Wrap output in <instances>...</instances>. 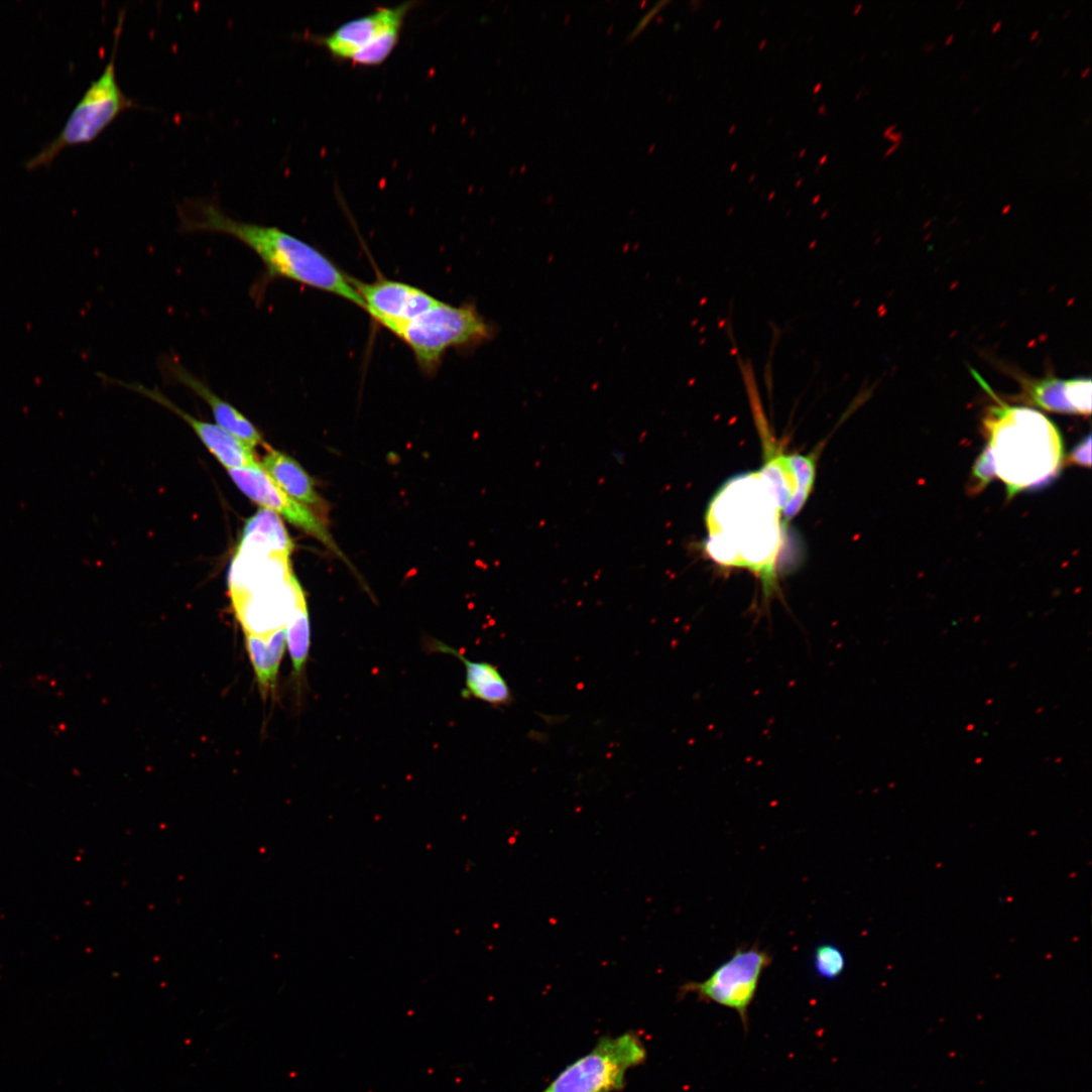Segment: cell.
Listing matches in <instances>:
<instances>
[{
	"label": "cell",
	"instance_id": "9",
	"mask_svg": "<svg viewBox=\"0 0 1092 1092\" xmlns=\"http://www.w3.org/2000/svg\"><path fill=\"white\" fill-rule=\"evenodd\" d=\"M235 485L256 504L283 516L289 523L319 539L342 557L326 526L302 504L285 494L270 479L262 466L229 470Z\"/></svg>",
	"mask_w": 1092,
	"mask_h": 1092
},
{
	"label": "cell",
	"instance_id": "31",
	"mask_svg": "<svg viewBox=\"0 0 1092 1092\" xmlns=\"http://www.w3.org/2000/svg\"><path fill=\"white\" fill-rule=\"evenodd\" d=\"M1071 13H1072V9H1067V10H1066V11H1065V12L1063 13V17H1062V18H1063V19H1067V18H1068V17H1069L1070 15H1071Z\"/></svg>",
	"mask_w": 1092,
	"mask_h": 1092
},
{
	"label": "cell",
	"instance_id": "6",
	"mask_svg": "<svg viewBox=\"0 0 1092 1092\" xmlns=\"http://www.w3.org/2000/svg\"><path fill=\"white\" fill-rule=\"evenodd\" d=\"M773 956L758 945L739 947L704 981H688L680 986L679 997L695 995L699 1002L715 1003L737 1011L746 1032L749 1009L765 970Z\"/></svg>",
	"mask_w": 1092,
	"mask_h": 1092
},
{
	"label": "cell",
	"instance_id": "25",
	"mask_svg": "<svg viewBox=\"0 0 1092 1092\" xmlns=\"http://www.w3.org/2000/svg\"><path fill=\"white\" fill-rule=\"evenodd\" d=\"M899 147H900V144H899V143H894V144H893L892 146H890V147H889V148L887 149V151H886V152H885V154H884V158H887V157H889V156H890V155H891V154H892L893 152H895V151H896V150H897V149H898Z\"/></svg>",
	"mask_w": 1092,
	"mask_h": 1092
},
{
	"label": "cell",
	"instance_id": "12",
	"mask_svg": "<svg viewBox=\"0 0 1092 1092\" xmlns=\"http://www.w3.org/2000/svg\"><path fill=\"white\" fill-rule=\"evenodd\" d=\"M291 576L289 560L277 556L237 552L229 576L232 602L261 589L284 583Z\"/></svg>",
	"mask_w": 1092,
	"mask_h": 1092
},
{
	"label": "cell",
	"instance_id": "24",
	"mask_svg": "<svg viewBox=\"0 0 1092 1092\" xmlns=\"http://www.w3.org/2000/svg\"><path fill=\"white\" fill-rule=\"evenodd\" d=\"M935 49H936V43H935V42H933V41H928V42H926V43H925V45L923 46V51H924L925 53H927V54H929V53L933 52V51H934Z\"/></svg>",
	"mask_w": 1092,
	"mask_h": 1092
},
{
	"label": "cell",
	"instance_id": "20",
	"mask_svg": "<svg viewBox=\"0 0 1092 1092\" xmlns=\"http://www.w3.org/2000/svg\"><path fill=\"white\" fill-rule=\"evenodd\" d=\"M245 641L261 695L265 698L270 691L274 692L276 688L269 670L266 636L245 634Z\"/></svg>",
	"mask_w": 1092,
	"mask_h": 1092
},
{
	"label": "cell",
	"instance_id": "32",
	"mask_svg": "<svg viewBox=\"0 0 1092 1092\" xmlns=\"http://www.w3.org/2000/svg\"><path fill=\"white\" fill-rule=\"evenodd\" d=\"M964 5L965 0H960V2L956 5V10H960L962 7H964Z\"/></svg>",
	"mask_w": 1092,
	"mask_h": 1092
},
{
	"label": "cell",
	"instance_id": "14",
	"mask_svg": "<svg viewBox=\"0 0 1092 1092\" xmlns=\"http://www.w3.org/2000/svg\"><path fill=\"white\" fill-rule=\"evenodd\" d=\"M431 648L457 656L466 666V688L464 697L476 698L493 706H508L513 702V693L505 678L492 663L474 661L462 652L441 641L433 640Z\"/></svg>",
	"mask_w": 1092,
	"mask_h": 1092
},
{
	"label": "cell",
	"instance_id": "29",
	"mask_svg": "<svg viewBox=\"0 0 1092 1092\" xmlns=\"http://www.w3.org/2000/svg\"><path fill=\"white\" fill-rule=\"evenodd\" d=\"M1089 74H1090V68H1089V67H1086V68H1085L1084 70H1082V72H1081V75H1080V78H1081L1082 80H1084V79H1086V78H1087V77L1089 76Z\"/></svg>",
	"mask_w": 1092,
	"mask_h": 1092
},
{
	"label": "cell",
	"instance_id": "3",
	"mask_svg": "<svg viewBox=\"0 0 1092 1092\" xmlns=\"http://www.w3.org/2000/svg\"><path fill=\"white\" fill-rule=\"evenodd\" d=\"M124 21L125 10L119 16L112 55L102 75L92 82L59 134L25 162L28 170L48 167L66 149L94 142L123 112L139 107L123 92L117 79L116 60Z\"/></svg>",
	"mask_w": 1092,
	"mask_h": 1092
},
{
	"label": "cell",
	"instance_id": "36",
	"mask_svg": "<svg viewBox=\"0 0 1092 1092\" xmlns=\"http://www.w3.org/2000/svg\"><path fill=\"white\" fill-rule=\"evenodd\" d=\"M1021 62H1022V57H1020L1019 59L1016 60V63L1014 65V68L1017 67Z\"/></svg>",
	"mask_w": 1092,
	"mask_h": 1092
},
{
	"label": "cell",
	"instance_id": "17",
	"mask_svg": "<svg viewBox=\"0 0 1092 1092\" xmlns=\"http://www.w3.org/2000/svg\"><path fill=\"white\" fill-rule=\"evenodd\" d=\"M286 641L292 661V675L299 683L305 674L311 646V624L307 599L299 583L294 605L286 622Z\"/></svg>",
	"mask_w": 1092,
	"mask_h": 1092
},
{
	"label": "cell",
	"instance_id": "16",
	"mask_svg": "<svg viewBox=\"0 0 1092 1092\" xmlns=\"http://www.w3.org/2000/svg\"><path fill=\"white\" fill-rule=\"evenodd\" d=\"M261 466L277 487L295 501L315 507L323 503L313 479L293 459L269 450Z\"/></svg>",
	"mask_w": 1092,
	"mask_h": 1092
},
{
	"label": "cell",
	"instance_id": "10",
	"mask_svg": "<svg viewBox=\"0 0 1092 1092\" xmlns=\"http://www.w3.org/2000/svg\"><path fill=\"white\" fill-rule=\"evenodd\" d=\"M119 386L134 391L157 404L165 407L185 420L197 434L208 450L228 470L243 469L259 465L252 449L219 426L201 421L171 402L158 389H149L141 384L118 382Z\"/></svg>",
	"mask_w": 1092,
	"mask_h": 1092
},
{
	"label": "cell",
	"instance_id": "4",
	"mask_svg": "<svg viewBox=\"0 0 1092 1092\" xmlns=\"http://www.w3.org/2000/svg\"><path fill=\"white\" fill-rule=\"evenodd\" d=\"M494 327L473 306H452L440 300L396 334L412 350L419 366L435 371L453 347L477 346L491 340Z\"/></svg>",
	"mask_w": 1092,
	"mask_h": 1092
},
{
	"label": "cell",
	"instance_id": "33",
	"mask_svg": "<svg viewBox=\"0 0 1092 1092\" xmlns=\"http://www.w3.org/2000/svg\"><path fill=\"white\" fill-rule=\"evenodd\" d=\"M1069 73H1070V69H1065V70H1064V71L1062 72V75H1061V77H1062V78H1066V77H1067V76L1069 75Z\"/></svg>",
	"mask_w": 1092,
	"mask_h": 1092
},
{
	"label": "cell",
	"instance_id": "22",
	"mask_svg": "<svg viewBox=\"0 0 1092 1092\" xmlns=\"http://www.w3.org/2000/svg\"><path fill=\"white\" fill-rule=\"evenodd\" d=\"M664 4H665V3H662V2H660V3H657L656 5H654V6H653V7L651 8V9H649V10H648V11H647V12H646V13H645V14H644L643 16H642V18H641V19H640V21H639V22H638V23L636 24V26H635V27L633 28V30H631V31H630V33L628 34V39L630 40V39H633V38H635V37H636V36H637V35H638V34H639V33H640V32H641V31H642V30H643V29H644V28L646 27V25H647V24L649 23V21H650V20L652 19V17H653V16H654V15H655V14H656V13L658 12V10H659V9H660V8H661V7H662V6L664 5Z\"/></svg>",
	"mask_w": 1092,
	"mask_h": 1092
},
{
	"label": "cell",
	"instance_id": "37",
	"mask_svg": "<svg viewBox=\"0 0 1092 1092\" xmlns=\"http://www.w3.org/2000/svg\"><path fill=\"white\" fill-rule=\"evenodd\" d=\"M976 32H977V30H976V29H973V30H972V31L970 32V37L974 36Z\"/></svg>",
	"mask_w": 1092,
	"mask_h": 1092
},
{
	"label": "cell",
	"instance_id": "1",
	"mask_svg": "<svg viewBox=\"0 0 1092 1092\" xmlns=\"http://www.w3.org/2000/svg\"><path fill=\"white\" fill-rule=\"evenodd\" d=\"M178 215L180 231L228 235L261 259L265 273L256 285L255 293L269 280L284 278L333 293L363 308L354 279L317 248L295 236L276 227L234 220L210 200L188 201L179 206Z\"/></svg>",
	"mask_w": 1092,
	"mask_h": 1092
},
{
	"label": "cell",
	"instance_id": "13",
	"mask_svg": "<svg viewBox=\"0 0 1092 1092\" xmlns=\"http://www.w3.org/2000/svg\"><path fill=\"white\" fill-rule=\"evenodd\" d=\"M1091 389L1090 379L1060 380L1051 377L1025 382L1023 395L1028 402L1045 411L1089 416Z\"/></svg>",
	"mask_w": 1092,
	"mask_h": 1092
},
{
	"label": "cell",
	"instance_id": "2",
	"mask_svg": "<svg viewBox=\"0 0 1092 1092\" xmlns=\"http://www.w3.org/2000/svg\"><path fill=\"white\" fill-rule=\"evenodd\" d=\"M985 451L973 469L975 488L997 478L1014 495L1044 486L1058 476L1064 446L1057 427L1044 414L998 401L983 418Z\"/></svg>",
	"mask_w": 1092,
	"mask_h": 1092
},
{
	"label": "cell",
	"instance_id": "7",
	"mask_svg": "<svg viewBox=\"0 0 1092 1092\" xmlns=\"http://www.w3.org/2000/svg\"><path fill=\"white\" fill-rule=\"evenodd\" d=\"M412 6L383 8L349 21L323 39V44L333 57L362 67L380 66L397 47Z\"/></svg>",
	"mask_w": 1092,
	"mask_h": 1092
},
{
	"label": "cell",
	"instance_id": "18",
	"mask_svg": "<svg viewBox=\"0 0 1092 1092\" xmlns=\"http://www.w3.org/2000/svg\"><path fill=\"white\" fill-rule=\"evenodd\" d=\"M797 478V491L783 508L785 522L792 521L807 504L817 477L819 453L808 456L791 455Z\"/></svg>",
	"mask_w": 1092,
	"mask_h": 1092
},
{
	"label": "cell",
	"instance_id": "19",
	"mask_svg": "<svg viewBox=\"0 0 1092 1092\" xmlns=\"http://www.w3.org/2000/svg\"><path fill=\"white\" fill-rule=\"evenodd\" d=\"M813 965L819 978L827 981L838 980L845 972L847 959L844 952L836 945H819L814 953Z\"/></svg>",
	"mask_w": 1092,
	"mask_h": 1092
},
{
	"label": "cell",
	"instance_id": "5",
	"mask_svg": "<svg viewBox=\"0 0 1092 1092\" xmlns=\"http://www.w3.org/2000/svg\"><path fill=\"white\" fill-rule=\"evenodd\" d=\"M646 1058V1047L637 1033L605 1036L541 1092H618L625 1086L627 1072L643 1064Z\"/></svg>",
	"mask_w": 1092,
	"mask_h": 1092
},
{
	"label": "cell",
	"instance_id": "30",
	"mask_svg": "<svg viewBox=\"0 0 1092 1092\" xmlns=\"http://www.w3.org/2000/svg\"><path fill=\"white\" fill-rule=\"evenodd\" d=\"M1039 35H1040V31H1039V30H1035V31H1033V32H1032V33L1029 34V39H1030L1032 41H1036V40H1037V39L1039 38Z\"/></svg>",
	"mask_w": 1092,
	"mask_h": 1092
},
{
	"label": "cell",
	"instance_id": "38",
	"mask_svg": "<svg viewBox=\"0 0 1092 1092\" xmlns=\"http://www.w3.org/2000/svg\"><path fill=\"white\" fill-rule=\"evenodd\" d=\"M1078 174H1079V171L1077 170V171H1075V172L1073 173V176H1072V177H1073V178H1075L1076 176H1078Z\"/></svg>",
	"mask_w": 1092,
	"mask_h": 1092
},
{
	"label": "cell",
	"instance_id": "15",
	"mask_svg": "<svg viewBox=\"0 0 1092 1092\" xmlns=\"http://www.w3.org/2000/svg\"><path fill=\"white\" fill-rule=\"evenodd\" d=\"M292 551L293 543L279 515L264 508L246 522L237 552L289 560Z\"/></svg>",
	"mask_w": 1092,
	"mask_h": 1092
},
{
	"label": "cell",
	"instance_id": "35",
	"mask_svg": "<svg viewBox=\"0 0 1092 1092\" xmlns=\"http://www.w3.org/2000/svg\"><path fill=\"white\" fill-rule=\"evenodd\" d=\"M1042 43H1043V39L1039 37V38H1038V39L1036 40V47H1039V46H1040V45H1041Z\"/></svg>",
	"mask_w": 1092,
	"mask_h": 1092
},
{
	"label": "cell",
	"instance_id": "11",
	"mask_svg": "<svg viewBox=\"0 0 1092 1092\" xmlns=\"http://www.w3.org/2000/svg\"><path fill=\"white\" fill-rule=\"evenodd\" d=\"M161 364L164 375L169 380L185 386L209 405L220 428L250 448L263 445L257 429L240 411L221 399L201 379L187 370L177 359L164 357Z\"/></svg>",
	"mask_w": 1092,
	"mask_h": 1092
},
{
	"label": "cell",
	"instance_id": "34",
	"mask_svg": "<svg viewBox=\"0 0 1092 1092\" xmlns=\"http://www.w3.org/2000/svg\"><path fill=\"white\" fill-rule=\"evenodd\" d=\"M980 110H981L980 106H977V107H975V108L973 109V111H972V114H973V115H977V114H978V112H980Z\"/></svg>",
	"mask_w": 1092,
	"mask_h": 1092
},
{
	"label": "cell",
	"instance_id": "21",
	"mask_svg": "<svg viewBox=\"0 0 1092 1092\" xmlns=\"http://www.w3.org/2000/svg\"><path fill=\"white\" fill-rule=\"evenodd\" d=\"M1064 462L1069 464L1090 468L1091 465V438L1087 437L1080 445H1078L1068 459Z\"/></svg>",
	"mask_w": 1092,
	"mask_h": 1092
},
{
	"label": "cell",
	"instance_id": "23",
	"mask_svg": "<svg viewBox=\"0 0 1092 1092\" xmlns=\"http://www.w3.org/2000/svg\"><path fill=\"white\" fill-rule=\"evenodd\" d=\"M887 139H889L893 143L901 144V142L903 141V134L900 131H894L887 137Z\"/></svg>",
	"mask_w": 1092,
	"mask_h": 1092
},
{
	"label": "cell",
	"instance_id": "26",
	"mask_svg": "<svg viewBox=\"0 0 1092 1092\" xmlns=\"http://www.w3.org/2000/svg\"><path fill=\"white\" fill-rule=\"evenodd\" d=\"M897 127H898V125H897L896 123H895V124H892V125H890V126H889V127H888V128H887V129L885 130V131H884V137H885V138H887V137H888V136H889L890 134H892V133H893V132H894V131H895V130L897 129Z\"/></svg>",
	"mask_w": 1092,
	"mask_h": 1092
},
{
	"label": "cell",
	"instance_id": "28",
	"mask_svg": "<svg viewBox=\"0 0 1092 1092\" xmlns=\"http://www.w3.org/2000/svg\"><path fill=\"white\" fill-rule=\"evenodd\" d=\"M954 41H955V35H954V34H949V35L947 36L946 40H945V45H946V46H949V45H951V44H952V43H953Z\"/></svg>",
	"mask_w": 1092,
	"mask_h": 1092
},
{
	"label": "cell",
	"instance_id": "8",
	"mask_svg": "<svg viewBox=\"0 0 1092 1092\" xmlns=\"http://www.w3.org/2000/svg\"><path fill=\"white\" fill-rule=\"evenodd\" d=\"M363 309L395 335L406 324L431 310L440 299L414 285L381 279L364 283L354 279Z\"/></svg>",
	"mask_w": 1092,
	"mask_h": 1092
},
{
	"label": "cell",
	"instance_id": "27",
	"mask_svg": "<svg viewBox=\"0 0 1092 1092\" xmlns=\"http://www.w3.org/2000/svg\"><path fill=\"white\" fill-rule=\"evenodd\" d=\"M1001 28H1002V21H997V22H996V23H995V24L993 25V27H992V30H991V33H992V34H995V33H997L998 31H1000V30H1001Z\"/></svg>",
	"mask_w": 1092,
	"mask_h": 1092
}]
</instances>
